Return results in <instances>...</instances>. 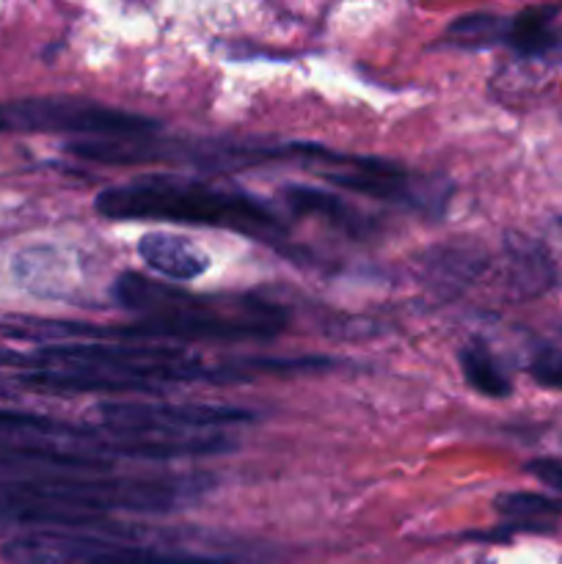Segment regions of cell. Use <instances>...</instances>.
I'll use <instances>...</instances> for the list:
<instances>
[{
  "label": "cell",
  "instance_id": "1",
  "mask_svg": "<svg viewBox=\"0 0 562 564\" xmlns=\"http://www.w3.org/2000/svg\"><path fill=\"white\" fill-rule=\"evenodd\" d=\"M213 485L209 474L0 479V538L83 532L114 516H165L196 505Z\"/></svg>",
  "mask_w": 562,
  "mask_h": 564
},
{
  "label": "cell",
  "instance_id": "2",
  "mask_svg": "<svg viewBox=\"0 0 562 564\" xmlns=\"http://www.w3.org/2000/svg\"><path fill=\"white\" fill-rule=\"evenodd\" d=\"M94 209L108 220H171L235 231L270 246L287 237L284 220L273 207L242 191H229L193 176H138L99 191Z\"/></svg>",
  "mask_w": 562,
  "mask_h": 564
},
{
  "label": "cell",
  "instance_id": "3",
  "mask_svg": "<svg viewBox=\"0 0 562 564\" xmlns=\"http://www.w3.org/2000/svg\"><path fill=\"white\" fill-rule=\"evenodd\" d=\"M0 369L14 372H94L143 386L149 394L169 383H198V380H237L240 367H204L182 345L158 341H69L36 350H0Z\"/></svg>",
  "mask_w": 562,
  "mask_h": 564
},
{
  "label": "cell",
  "instance_id": "4",
  "mask_svg": "<svg viewBox=\"0 0 562 564\" xmlns=\"http://www.w3.org/2000/svg\"><path fill=\"white\" fill-rule=\"evenodd\" d=\"M3 556L11 564H235L231 556L198 554L94 529L11 538L6 540Z\"/></svg>",
  "mask_w": 562,
  "mask_h": 564
},
{
  "label": "cell",
  "instance_id": "5",
  "mask_svg": "<svg viewBox=\"0 0 562 564\" xmlns=\"http://www.w3.org/2000/svg\"><path fill=\"white\" fill-rule=\"evenodd\" d=\"M0 121H3V130L86 135L94 138V141L152 138L154 130H158V121L147 119L141 113L69 97H36L9 102L0 108Z\"/></svg>",
  "mask_w": 562,
  "mask_h": 564
},
{
  "label": "cell",
  "instance_id": "6",
  "mask_svg": "<svg viewBox=\"0 0 562 564\" xmlns=\"http://www.w3.org/2000/svg\"><path fill=\"white\" fill-rule=\"evenodd\" d=\"M99 424L114 433L165 435V438H191L215 435L231 424L253 422L251 411L229 405H202V402H147V400H105L94 408Z\"/></svg>",
  "mask_w": 562,
  "mask_h": 564
},
{
  "label": "cell",
  "instance_id": "7",
  "mask_svg": "<svg viewBox=\"0 0 562 564\" xmlns=\"http://www.w3.org/2000/svg\"><path fill=\"white\" fill-rule=\"evenodd\" d=\"M323 176L345 191L358 196L378 198V202L400 204L408 209L439 213L446 204V193L439 191V182H424L408 174L397 163L380 158H361V154H331L323 165Z\"/></svg>",
  "mask_w": 562,
  "mask_h": 564
},
{
  "label": "cell",
  "instance_id": "8",
  "mask_svg": "<svg viewBox=\"0 0 562 564\" xmlns=\"http://www.w3.org/2000/svg\"><path fill=\"white\" fill-rule=\"evenodd\" d=\"M116 460L102 449V430L88 441H0V474L9 479L110 474Z\"/></svg>",
  "mask_w": 562,
  "mask_h": 564
},
{
  "label": "cell",
  "instance_id": "9",
  "mask_svg": "<svg viewBox=\"0 0 562 564\" xmlns=\"http://www.w3.org/2000/svg\"><path fill=\"white\" fill-rule=\"evenodd\" d=\"M138 257L169 281H196L209 270V257L187 237L149 231L138 240Z\"/></svg>",
  "mask_w": 562,
  "mask_h": 564
},
{
  "label": "cell",
  "instance_id": "10",
  "mask_svg": "<svg viewBox=\"0 0 562 564\" xmlns=\"http://www.w3.org/2000/svg\"><path fill=\"white\" fill-rule=\"evenodd\" d=\"M507 44L521 58H543L562 47V3L532 6L507 22Z\"/></svg>",
  "mask_w": 562,
  "mask_h": 564
},
{
  "label": "cell",
  "instance_id": "11",
  "mask_svg": "<svg viewBox=\"0 0 562 564\" xmlns=\"http://www.w3.org/2000/svg\"><path fill=\"white\" fill-rule=\"evenodd\" d=\"M281 198H284V204L295 215H314V218H323L328 220L331 226H336L339 231H345V235L364 237L372 229L367 215H361L356 207H350L345 198L331 196V193L320 191V187L287 185Z\"/></svg>",
  "mask_w": 562,
  "mask_h": 564
},
{
  "label": "cell",
  "instance_id": "12",
  "mask_svg": "<svg viewBox=\"0 0 562 564\" xmlns=\"http://www.w3.org/2000/svg\"><path fill=\"white\" fill-rule=\"evenodd\" d=\"M110 292H114V301L119 303L121 308L141 314V319L174 312V308H180L182 303L187 301V295H191V292L174 290V286H165L141 273H130V270L114 281Z\"/></svg>",
  "mask_w": 562,
  "mask_h": 564
},
{
  "label": "cell",
  "instance_id": "13",
  "mask_svg": "<svg viewBox=\"0 0 562 564\" xmlns=\"http://www.w3.org/2000/svg\"><path fill=\"white\" fill-rule=\"evenodd\" d=\"M94 435L97 427H80L42 413L0 408V441H88Z\"/></svg>",
  "mask_w": 562,
  "mask_h": 564
},
{
  "label": "cell",
  "instance_id": "14",
  "mask_svg": "<svg viewBox=\"0 0 562 564\" xmlns=\"http://www.w3.org/2000/svg\"><path fill=\"white\" fill-rule=\"evenodd\" d=\"M483 270V257L479 251L468 246H444L433 248L424 262V273L433 290H444L455 295L457 290L472 284L477 273Z\"/></svg>",
  "mask_w": 562,
  "mask_h": 564
},
{
  "label": "cell",
  "instance_id": "15",
  "mask_svg": "<svg viewBox=\"0 0 562 564\" xmlns=\"http://www.w3.org/2000/svg\"><path fill=\"white\" fill-rule=\"evenodd\" d=\"M507 17L488 14V11H472L452 20L444 31V42L457 50H488L507 39Z\"/></svg>",
  "mask_w": 562,
  "mask_h": 564
},
{
  "label": "cell",
  "instance_id": "16",
  "mask_svg": "<svg viewBox=\"0 0 562 564\" xmlns=\"http://www.w3.org/2000/svg\"><path fill=\"white\" fill-rule=\"evenodd\" d=\"M496 510L510 518L512 532H532V529H549L551 518L562 512V501L551 496L532 494V490H516V494H501L496 499Z\"/></svg>",
  "mask_w": 562,
  "mask_h": 564
},
{
  "label": "cell",
  "instance_id": "17",
  "mask_svg": "<svg viewBox=\"0 0 562 564\" xmlns=\"http://www.w3.org/2000/svg\"><path fill=\"white\" fill-rule=\"evenodd\" d=\"M461 369L466 383L479 394L490 397V400H505L510 397L512 383L494 358V352L485 345H468L461 350Z\"/></svg>",
  "mask_w": 562,
  "mask_h": 564
},
{
  "label": "cell",
  "instance_id": "18",
  "mask_svg": "<svg viewBox=\"0 0 562 564\" xmlns=\"http://www.w3.org/2000/svg\"><path fill=\"white\" fill-rule=\"evenodd\" d=\"M510 284L518 295H538L549 290L551 264L540 248L527 246V242L510 248Z\"/></svg>",
  "mask_w": 562,
  "mask_h": 564
},
{
  "label": "cell",
  "instance_id": "19",
  "mask_svg": "<svg viewBox=\"0 0 562 564\" xmlns=\"http://www.w3.org/2000/svg\"><path fill=\"white\" fill-rule=\"evenodd\" d=\"M529 375L538 386L551 391H562V350L560 347H540L529 358Z\"/></svg>",
  "mask_w": 562,
  "mask_h": 564
},
{
  "label": "cell",
  "instance_id": "20",
  "mask_svg": "<svg viewBox=\"0 0 562 564\" xmlns=\"http://www.w3.org/2000/svg\"><path fill=\"white\" fill-rule=\"evenodd\" d=\"M527 471L534 479H540L543 485H549V488L562 494V460H532L527 466Z\"/></svg>",
  "mask_w": 562,
  "mask_h": 564
},
{
  "label": "cell",
  "instance_id": "21",
  "mask_svg": "<svg viewBox=\"0 0 562 564\" xmlns=\"http://www.w3.org/2000/svg\"><path fill=\"white\" fill-rule=\"evenodd\" d=\"M3 397H9V391H6V386L0 383V400H3Z\"/></svg>",
  "mask_w": 562,
  "mask_h": 564
},
{
  "label": "cell",
  "instance_id": "22",
  "mask_svg": "<svg viewBox=\"0 0 562 564\" xmlns=\"http://www.w3.org/2000/svg\"><path fill=\"white\" fill-rule=\"evenodd\" d=\"M0 132H3V121H0Z\"/></svg>",
  "mask_w": 562,
  "mask_h": 564
}]
</instances>
